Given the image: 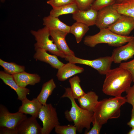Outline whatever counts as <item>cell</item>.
Listing matches in <instances>:
<instances>
[{"label": "cell", "mask_w": 134, "mask_h": 134, "mask_svg": "<svg viewBox=\"0 0 134 134\" xmlns=\"http://www.w3.org/2000/svg\"><path fill=\"white\" fill-rule=\"evenodd\" d=\"M102 91L106 95L114 97L122 94L131 86L133 79L127 70L120 67L110 69L105 75Z\"/></svg>", "instance_id": "1"}, {"label": "cell", "mask_w": 134, "mask_h": 134, "mask_svg": "<svg viewBox=\"0 0 134 134\" xmlns=\"http://www.w3.org/2000/svg\"><path fill=\"white\" fill-rule=\"evenodd\" d=\"M65 92L61 98H67L70 100L71 107L69 110L65 112V118L69 122H73L77 132L81 133L84 128L86 131L90 129L93 119L94 113L84 109L79 106L72 96L70 88H65Z\"/></svg>", "instance_id": "2"}, {"label": "cell", "mask_w": 134, "mask_h": 134, "mask_svg": "<svg viewBox=\"0 0 134 134\" xmlns=\"http://www.w3.org/2000/svg\"><path fill=\"white\" fill-rule=\"evenodd\" d=\"M126 102V97L122 96L99 101L94 112L93 120H96L102 125L109 119L119 118L120 115L121 107Z\"/></svg>", "instance_id": "3"}, {"label": "cell", "mask_w": 134, "mask_h": 134, "mask_svg": "<svg viewBox=\"0 0 134 134\" xmlns=\"http://www.w3.org/2000/svg\"><path fill=\"white\" fill-rule=\"evenodd\" d=\"M99 32L93 35L86 36L83 41L85 45L91 47L100 43H106L109 45L118 47L127 43L133 36H123L117 34L108 28L100 29Z\"/></svg>", "instance_id": "4"}, {"label": "cell", "mask_w": 134, "mask_h": 134, "mask_svg": "<svg viewBox=\"0 0 134 134\" xmlns=\"http://www.w3.org/2000/svg\"><path fill=\"white\" fill-rule=\"evenodd\" d=\"M27 118L26 115L18 111L10 113L5 106L0 104V134H17L18 126Z\"/></svg>", "instance_id": "5"}, {"label": "cell", "mask_w": 134, "mask_h": 134, "mask_svg": "<svg viewBox=\"0 0 134 134\" xmlns=\"http://www.w3.org/2000/svg\"><path fill=\"white\" fill-rule=\"evenodd\" d=\"M31 33L36 41L34 45L35 49H43L53 54L65 58V55L58 48L53 40L50 38V30L47 27L44 26L36 31L31 30Z\"/></svg>", "instance_id": "6"}, {"label": "cell", "mask_w": 134, "mask_h": 134, "mask_svg": "<svg viewBox=\"0 0 134 134\" xmlns=\"http://www.w3.org/2000/svg\"><path fill=\"white\" fill-rule=\"evenodd\" d=\"M65 60L74 64L84 65L96 70L100 74L105 75L110 69L113 61L111 56L100 57L93 60L80 58L75 56H66Z\"/></svg>", "instance_id": "7"}, {"label": "cell", "mask_w": 134, "mask_h": 134, "mask_svg": "<svg viewBox=\"0 0 134 134\" xmlns=\"http://www.w3.org/2000/svg\"><path fill=\"white\" fill-rule=\"evenodd\" d=\"M38 117L42 123L41 134H49L60 125L56 109L51 103L43 105Z\"/></svg>", "instance_id": "8"}, {"label": "cell", "mask_w": 134, "mask_h": 134, "mask_svg": "<svg viewBox=\"0 0 134 134\" xmlns=\"http://www.w3.org/2000/svg\"><path fill=\"white\" fill-rule=\"evenodd\" d=\"M121 15L112 5L105 7L98 11L95 25L100 29L107 28L116 22Z\"/></svg>", "instance_id": "9"}, {"label": "cell", "mask_w": 134, "mask_h": 134, "mask_svg": "<svg viewBox=\"0 0 134 134\" xmlns=\"http://www.w3.org/2000/svg\"><path fill=\"white\" fill-rule=\"evenodd\" d=\"M119 35L127 36L134 29V18L121 15L118 20L107 28Z\"/></svg>", "instance_id": "10"}, {"label": "cell", "mask_w": 134, "mask_h": 134, "mask_svg": "<svg viewBox=\"0 0 134 134\" xmlns=\"http://www.w3.org/2000/svg\"><path fill=\"white\" fill-rule=\"evenodd\" d=\"M134 56V36L125 45H122L114 49L111 56L113 62L121 63L123 61H126Z\"/></svg>", "instance_id": "11"}, {"label": "cell", "mask_w": 134, "mask_h": 134, "mask_svg": "<svg viewBox=\"0 0 134 134\" xmlns=\"http://www.w3.org/2000/svg\"><path fill=\"white\" fill-rule=\"evenodd\" d=\"M68 34L60 30H50L51 39L58 48L66 56H75L74 52L69 48L66 40V37Z\"/></svg>", "instance_id": "12"}, {"label": "cell", "mask_w": 134, "mask_h": 134, "mask_svg": "<svg viewBox=\"0 0 134 134\" xmlns=\"http://www.w3.org/2000/svg\"><path fill=\"white\" fill-rule=\"evenodd\" d=\"M0 78L6 85L13 90L17 96V99L22 101L26 98L30 93L29 89L19 86L14 79L12 75L9 74L4 71H0Z\"/></svg>", "instance_id": "13"}, {"label": "cell", "mask_w": 134, "mask_h": 134, "mask_svg": "<svg viewBox=\"0 0 134 134\" xmlns=\"http://www.w3.org/2000/svg\"><path fill=\"white\" fill-rule=\"evenodd\" d=\"M84 70L83 67L68 62L58 69L56 76L58 80L64 81L75 75L82 73Z\"/></svg>", "instance_id": "14"}, {"label": "cell", "mask_w": 134, "mask_h": 134, "mask_svg": "<svg viewBox=\"0 0 134 134\" xmlns=\"http://www.w3.org/2000/svg\"><path fill=\"white\" fill-rule=\"evenodd\" d=\"M36 118L31 116L23 121L18 128L17 134H41L42 127Z\"/></svg>", "instance_id": "15"}, {"label": "cell", "mask_w": 134, "mask_h": 134, "mask_svg": "<svg viewBox=\"0 0 134 134\" xmlns=\"http://www.w3.org/2000/svg\"><path fill=\"white\" fill-rule=\"evenodd\" d=\"M98 11L91 7L85 10H79L72 14L73 19L90 26L95 25Z\"/></svg>", "instance_id": "16"}, {"label": "cell", "mask_w": 134, "mask_h": 134, "mask_svg": "<svg viewBox=\"0 0 134 134\" xmlns=\"http://www.w3.org/2000/svg\"><path fill=\"white\" fill-rule=\"evenodd\" d=\"M22 104L19 108L18 111L25 114H29L32 116L37 118L43 105L36 98L32 100L27 98L22 101Z\"/></svg>", "instance_id": "17"}, {"label": "cell", "mask_w": 134, "mask_h": 134, "mask_svg": "<svg viewBox=\"0 0 134 134\" xmlns=\"http://www.w3.org/2000/svg\"><path fill=\"white\" fill-rule=\"evenodd\" d=\"M35 50V52L33 57L36 60L47 63L52 67L58 69L64 64L59 60L57 56L50 54L43 49L38 48Z\"/></svg>", "instance_id": "18"}, {"label": "cell", "mask_w": 134, "mask_h": 134, "mask_svg": "<svg viewBox=\"0 0 134 134\" xmlns=\"http://www.w3.org/2000/svg\"><path fill=\"white\" fill-rule=\"evenodd\" d=\"M14 80L20 86L26 88L28 85H34L39 83L41 77L36 73H30L25 71L12 75Z\"/></svg>", "instance_id": "19"}, {"label": "cell", "mask_w": 134, "mask_h": 134, "mask_svg": "<svg viewBox=\"0 0 134 134\" xmlns=\"http://www.w3.org/2000/svg\"><path fill=\"white\" fill-rule=\"evenodd\" d=\"M98 96L94 92L89 91L77 100L79 106L82 108L94 112L99 102Z\"/></svg>", "instance_id": "20"}, {"label": "cell", "mask_w": 134, "mask_h": 134, "mask_svg": "<svg viewBox=\"0 0 134 134\" xmlns=\"http://www.w3.org/2000/svg\"><path fill=\"white\" fill-rule=\"evenodd\" d=\"M43 24L50 30H58L69 33L70 26L62 22L58 17L50 15L44 17Z\"/></svg>", "instance_id": "21"}, {"label": "cell", "mask_w": 134, "mask_h": 134, "mask_svg": "<svg viewBox=\"0 0 134 134\" xmlns=\"http://www.w3.org/2000/svg\"><path fill=\"white\" fill-rule=\"evenodd\" d=\"M56 87V84L53 79H51L43 84L40 92L36 98L42 105L47 103L48 98Z\"/></svg>", "instance_id": "22"}, {"label": "cell", "mask_w": 134, "mask_h": 134, "mask_svg": "<svg viewBox=\"0 0 134 134\" xmlns=\"http://www.w3.org/2000/svg\"><path fill=\"white\" fill-rule=\"evenodd\" d=\"M89 29V26L76 21L70 26L69 33L74 36L77 43H79Z\"/></svg>", "instance_id": "23"}, {"label": "cell", "mask_w": 134, "mask_h": 134, "mask_svg": "<svg viewBox=\"0 0 134 134\" xmlns=\"http://www.w3.org/2000/svg\"><path fill=\"white\" fill-rule=\"evenodd\" d=\"M79 10L75 2L58 7L52 8L50 13V15L58 17L60 16L67 14H72Z\"/></svg>", "instance_id": "24"}, {"label": "cell", "mask_w": 134, "mask_h": 134, "mask_svg": "<svg viewBox=\"0 0 134 134\" xmlns=\"http://www.w3.org/2000/svg\"><path fill=\"white\" fill-rule=\"evenodd\" d=\"M112 6L121 14L134 18V0H129L121 3H115Z\"/></svg>", "instance_id": "25"}, {"label": "cell", "mask_w": 134, "mask_h": 134, "mask_svg": "<svg viewBox=\"0 0 134 134\" xmlns=\"http://www.w3.org/2000/svg\"><path fill=\"white\" fill-rule=\"evenodd\" d=\"M69 81L72 96L75 99H78L85 93L80 86L81 80L78 76L75 75L70 78Z\"/></svg>", "instance_id": "26"}, {"label": "cell", "mask_w": 134, "mask_h": 134, "mask_svg": "<svg viewBox=\"0 0 134 134\" xmlns=\"http://www.w3.org/2000/svg\"><path fill=\"white\" fill-rule=\"evenodd\" d=\"M0 65L4 69V71L11 75L24 71L25 67L13 62H8L0 59Z\"/></svg>", "instance_id": "27"}, {"label": "cell", "mask_w": 134, "mask_h": 134, "mask_svg": "<svg viewBox=\"0 0 134 134\" xmlns=\"http://www.w3.org/2000/svg\"><path fill=\"white\" fill-rule=\"evenodd\" d=\"M54 129L55 132L57 134H76L77 132L76 128L74 125H59Z\"/></svg>", "instance_id": "28"}, {"label": "cell", "mask_w": 134, "mask_h": 134, "mask_svg": "<svg viewBox=\"0 0 134 134\" xmlns=\"http://www.w3.org/2000/svg\"><path fill=\"white\" fill-rule=\"evenodd\" d=\"M115 3V0H95L91 7L98 11L105 7L112 5Z\"/></svg>", "instance_id": "29"}, {"label": "cell", "mask_w": 134, "mask_h": 134, "mask_svg": "<svg viewBox=\"0 0 134 134\" xmlns=\"http://www.w3.org/2000/svg\"><path fill=\"white\" fill-rule=\"evenodd\" d=\"M74 0H48L47 4L52 8L57 7L75 3Z\"/></svg>", "instance_id": "30"}, {"label": "cell", "mask_w": 134, "mask_h": 134, "mask_svg": "<svg viewBox=\"0 0 134 134\" xmlns=\"http://www.w3.org/2000/svg\"><path fill=\"white\" fill-rule=\"evenodd\" d=\"M94 0H74L78 9L80 10H85L90 8Z\"/></svg>", "instance_id": "31"}, {"label": "cell", "mask_w": 134, "mask_h": 134, "mask_svg": "<svg viewBox=\"0 0 134 134\" xmlns=\"http://www.w3.org/2000/svg\"><path fill=\"white\" fill-rule=\"evenodd\" d=\"M119 67L127 70L131 74L133 81L134 82V59L126 62L121 63Z\"/></svg>", "instance_id": "32"}, {"label": "cell", "mask_w": 134, "mask_h": 134, "mask_svg": "<svg viewBox=\"0 0 134 134\" xmlns=\"http://www.w3.org/2000/svg\"><path fill=\"white\" fill-rule=\"evenodd\" d=\"M127 102L131 104L134 108V84L126 92Z\"/></svg>", "instance_id": "33"}, {"label": "cell", "mask_w": 134, "mask_h": 134, "mask_svg": "<svg viewBox=\"0 0 134 134\" xmlns=\"http://www.w3.org/2000/svg\"><path fill=\"white\" fill-rule=\"evenodd\" d=\"M93 127L91 129L88 131H85V134H99L102 125L99 124L96 120H93Z\"/></svg>", "instance_id": "34"}, {"label": "cell", "mask_w": 134, "mask_h": 134, "mask_svg": "<svg viewBox=\"0 0 134 134\" xmlns=\"http://www.w3.org/2000/svg\"><path fill=\"white\" fill-rule=\"evenodd\" d=\"M127 125L131 128H134V108L132 107L131 111V118Z\"/></svg>", "instance_id": "35"}, {"label": "cell", "mask_w": 134, "mask_h": 134, "mask_svg": "<svg viewBox=\"0 0 134 134\" xmlns=\"http://www.w3.org/2000/svg\"><path fill=\"white\" fill-rule=\"evenodd\" d=\"M129 0H115V3H121L125 2Z\"/></svg>", "instance_id": "36"}, {"label": "cell", "mask_w": 134, "mask_h": 134, "mask_svg": "<svg viewBox=\"0 0 134 134\" xmlns=\"http://www.w3.org/2000/svg\"><path fill=\"white\" fill-rule=\"evenodd\" d=\"M128 134H134V128L132 129L127 133Z\"/></svg>", "instance_id": "37"}, {"label": "cell", "mask_w": 134, "mask_h": 134, "mask_svg": "<svg viewBox=\"0 0 134 134\" xmlns=\"http://www.w3.org/2000/svg\"><path fill=\"white\" fill-rule=\"evenodd\" d=\"M0 1L2 2H3L5 0H0Z\"/></svg>", "instance_id": "38"}]
</instances>
